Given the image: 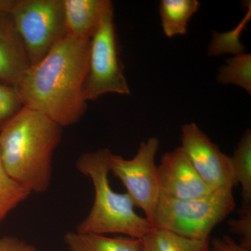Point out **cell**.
I'll use <instances>...</instances> for the list:
<instances>
[{"label": "cell", "mask_w": 251, "mask_h": 251, "mask_svg": "<svg viewBox=\"0 0 251 251\" xmlns=\"http://www.w3.org/2000/svg\"><path fill=\"white\" fill-rule=\"evenodd\" d=\"M228 226L232 233L240 237L239 244L251 249V204L242 206L239 218L229 220Z\"/></svg>", "instance_id": "cell-19"}, {"label": "cell", "mask_w": 251, "mask_h": 251, "mask_svg": "<svg viewBox=\"0 0 251 251\" xmlns=\"http://www.w3.org/2000/svg\"><path fill=\"white\" fill-rule=\"evenodd\" d=\"M110 153L108 149H100L83 153L77 160V169L92 180L94 201L88 215L77 226L76 232L103 235L120 234L141 239L153 226L135 212L134 203L126 193L115 192L110 186Z\"/></svg>", "instance_id": "cell-3"}, {"label": "cell", "mask_w": 251, "mask_h": 251, "mask_svg": "<svg viewBox=\"0 0 251 251\" xmlns=\"http://www.w3.org/2000/svg\"><path fill=\"white\" fill-rule=\"evenodd\" d=\"M31 66L25 46L11 14L0 10V82L16 87Z\"/></svg>", "instance_id": "cell-10"}, {"label": "cell", "mask_w": 251, "mask_h": 251, "mask_svg": "<svg viewBox=\"0 0 251 251\" xmlns=\"http://www.w3.org/2000/svg\"><path fill=\"white\" fill-rule=\"evenodd\" d=\"M13 3L14 0H0V10L9 11Z\"/></svg>", "instance_id": "cell-22"}, {"label": "cell", "mask_w": 251, "mask_h": 251, "mask_svg": "<svg viewBox=\"0 0 251 251\" xmlns=\"http://www.w3.org/2000/svg\"><path fill=\"white\" fill-rule=\"evenodd\" d=\"M140 240L141 251H211L210 239H191L155 226Z\"/></svg>", "instance_id": "cell-12"}, {"label": "cell", "mask_w": 251, "mask_h": 251, "mask_svg": "<svg viewBox=\"0 0 251 251\" xmlns=\"http://www.w3.org/2000/svg\"><path fill=\"white\" fill-rule=\"evenodd\" d=\"M90 39L67 35L42 60L31 65L15 88L23 105L60 126L76 124L87 102L83 86L88 72Z\"/></svg>", "instance_id": "cell-1"}, {"label": "cell", "mask_w": 251, "mask_h": 251, "mask_svg": "<svg viewBox=\"0 0 251 251\" xmlns=\"http://www.w3.org/2000/svg\"><path fill=\"white\" fill-rule=\"evenodd\" d=\"M108 93L130 94L119 56L113 5L104 15L98 29L91 39L88 72L82 91L87 102Z\"/></svg>", "instance_id": "cell-6"}, {"label": "cell", "mask_w": 251, "mask_h": 251, "mask_svg": "<svg viewBox=\"0 0 251 251\" xmlns=\"http://www.w3.org/2000/svg\"><path fill=\"white\" fill-rule=\"evenodd\" d=\"M160 142L151 137L140 144L131 159L110 153V172L122 181L134 205L143 209L145 218L153 226L155 211L160 197L156 156Z\"/></svg>", "instance_id": "cell-7"}, {"label": "cell", "mask_w": 251, "mask_h": 251, "mask_svg": "<svg viewBox=\"0 0 251 251\" xmlns=\"http://www.w3.org/2000/svg\"><path fill=\"white\" fill-rule=\"evenodd\" d=\"M181 131L179 148L204 184L213 191L233 189L237 183L231 157L223 153L196 124L183 125Z\"/></svg>", "instance_id": "cell-8"}, {"label": "cell", "mask_w": 251, "mask_h": 251, "mask_svg": "<svg viewBox=\"0 0 251 251\" xmlns=\"http://www.w3.org/2000/svg\"><path fill=\"white\" fill-rule=\"evenodd\" d=\"M211 251H251L248 249L237 244L233 239L229 235H224L221 237L215 238L211 242Z\"/></svg>", "instance_id": "cell-20"}, {"label": "cell", "mask_w": 251, "mask_h": 251, "mask_svg": "<svg viewBox=\"0 0 251 251\" xmlns=\"http://www.w3.org/2000/svg\"><path fill=\"white\" fill-rule=\"evenodd\" d=\"M62 134V126L24 107L0 130V156L10 176L31 193L46 192Z\"/></svg>", "instance_id": "cell-2"}, {"label": "cell", "mask_w": 251, "mask_h": 251, "mask_svg": "<svg viewBox=\"0 0 251 251\" xmlns=\"http://www.w3.org/2000/svg\"><path fill=\"white\" fill-rule=\"evenodd\" d=\"M234 178L242 187L243 205L251 204V130H246L231 157Z\"/></svg>", "instance_id": "cell-15"}, {"label": "cell", "mask_w": 251, "mask_h": 251, "mask_svg": "<svg viewBox=\"0 0 251 251\" xmlns=\"http://www.w3.org/2000/svg\"><path fill=\"white\" fill-rule=\"evenodd\" d=\"M112 5L109 0H64L68 35L91 40Z\"/></svg>", "instance_id": "cell-11"}, {"label": "cell", "mask_w": 251, "mask_h": 251, "mask_svg": "<svg viewBox=\"0 0 251 251\" xmlns=\"http://www.w3.org/2000/svg\"><path fill=\"white\" fill-rule=\"evenodd\" d=\"M0 251H39L24 241L14 237L0 238Z\"/></svg>", "instance_id": "cell-21"}, {"label": "cell", "mask_w": 251, "mask_h": 251, "mask_svg": "<svg viewBox=\"0 0 251 251\" xmlns=\"http://www.w3.org/2000/svg\"><path fill=\"white\" fill-rule=\"evenodd\" d=\"M31 193L10 176L0 156V225Z\"/></svg>", "instance_id": "cell-17"}, {"label": "cell", "mask_w": 251, "mask_h": 251, "mask_svg": "<svg viewBox=\"0 0 251 251\" xmlns=\"http://www.w3.org/2000/svg\"><path fill=\"white\" fill-rule=\"evenodd\" d=\"M158 175L160 194L167 197L197 199L214 191L204 184L179 148L162 156Z\"/></svg>", "instance_id": "cell-9"}, {"label": "cell", "mask_w": 251, "mask_h": 251, "mask_svg": "<svg viewBox=\"0 0 251 251\" xmlns=\"http://www.w3.org/2000/svg\"><path fill=\"white\" fill-rule=\"evenodd\" d=\"M232 190H215L193 200H176L160 194L153 226L191 239H210L212 229L235 208Z\"/></svg>", "instance_id": "cell-4"}, {"label": "cell", "mask_w": 251, "mask_h": 251, "mask_svg": "<svg viewBox=\"0 0 251 251\" xmlns=\"http://www.w3.org/2000/svg\"><path fill=\"white\" fill-rule=\"evenodd\" d=\"M218 81L224 85L232 84L251 93V54H236L220 69Z\"/></svg>", "instance_id": "cell-16"}, {"label": "cell", "mask_w": 251, "mask_h": 251, "mask_svg": "<svg viewBox=\"0 0 251 251\" xmlns=\"http://www.w3.org/2000/svg\"><path fill=\"white\" fill-rule=\"evenodd\" d=\"M31 65L67 35L64 0H14L9 11Z\"/></svg>", "instance_id": "cell-5"}, {"label": "cell", "mask_w": 251, "mask_h": 251, "mask_svg": "<svg viewBox=\"0 0 251 251\" xmlns=\"http://www.w3.org/2000/svg\"><path fill=\"white\" fill-rule=\"evenodd\" d=\"M23 108L16 89L0 82V130Z\"/></svg>", "instance_id": "cell-18"}, {"label": "cell", "mask_w": 251, "mask_h": 251, "mask_svg": "<svg viewBox=\"0 0 251 251\" xmlns=\"http://www.w3.org/2000/svg\"><path fill=\"white\" fill-rule=\"evenodd\" d=\"M70 251H141L140 239L69 232L64 237Z\"/></svg>", "instance_id": "cell-13"}, {"label": "cell", "mask_w": 251, "mask_h": 251, "mask_svg": "<svg viewBox=\"0 0 251 251\" xmlns=\"http://www.w3.org/2000/svg\"><path fill=\"white\" fill-rule=\"evenodd\" d=\"M198 0H162L159 11L162 27L167 37L184 35L188 21L200 8Z\"/></svg>", "instance_id": "cell-14"}]
</instances>
